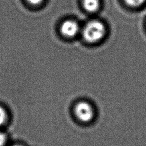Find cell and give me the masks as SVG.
I'll list each match as a JSON object with an SVG mask.
<instances>
[{
    "label": "cell",
    "instance_id": "3",
    "mask_svg": "<svg viewBox=\"0 0 146 146\" xmlns=\"http://www.w3.org/2000/svg\"><path fill=\"white\" fill-rule=\"evenodd\" d=\"M79 31L78 23L74 20H66L62 23L60 31L62 34L68 38L75 36Z\"/></svg>",
    "mask_w": 146,
    "mask_h": 146
},
{
    "label": "cell",
    "instance_id": "7",
    "mask_svg": "<svg viewBox=\"0 0 146 146\" xmlns=\"http://www.w3.org/2000/svg\"><path fill=\"white\" fill-rule=\"evenodd\" d=\"M6 142V136L0 132V146H4Z\"/></svg>",
    "mask_w": 146,
    "mask_h": 146
},
{
    "label": "cell",
    "instance_id": "4",
    "mask_svg": "<svg viewBox=\"0 0 146 146\" xmlns=\"http://www.w3.org/2000/svg\"><path fill=\"white\" fill-rule=\"evenodd\" d=\"M84 8L89 12L96 11L99 6V0H83Z\"/></svg>",
    "mask_w": 146,
    "mask_h": 146
},
{
    "label": "cell",
    "instance_id": "2",
    "mask_svg": "<svg viewBox=\"0 0 146 146\" xmlns=\"http://www.w3.org/2000/svg\"><path fill=\"white\" fill-rule=\"evenodd\" d=\"M74 112L76 119L84 123L92 121L95 115L93 106L87 101H80L77 103L74 107Z\"/></svg>",
    "mask_w": 146,
    "mask_h": 146
},
{
    "label": "cell",
    "instance_id": "8",
    "mask_svg": "<svg viewBox=\"0 0 146 146\" xmlns=\"http://www.w3.org/2000/svg\"><path fill=\"white\" fill-rule=\"evenodd\" d=\"M27 1L31 5H38L41 3L43 0H27Z\"/></svg>",
    "mask_w": 146,
    "mask_h": 146
},
{
    "label": "cell",
    "instance_id": "1",
    "mask_svg": "<svg viewBox=\"0 0 146 146\" xmlns=\"http://www.w3.org/2000/svg\"><path fill=\"white\" fill-rule=\"evenodd\" d=\"M105 31V26L102 22L98 20H92L85 25L82 31V35L87 42L94 43L103 37Z\"/></svg>",
    "mask_w": 146,
    "mask_h": 146
},
{
    "label": "cell",
    "instance_id": "5",
    "mask_svg": "<svg viewBox=\"0 0 146 146\" xmlns=\"http://www.w3.org/2000/svg\"><path fill=\"white\" fill-rule=\"evenodd\" d=\"M126 4L131 7H138L144 3L145 0H124Z\"/></svg>",
    "mask_w": 146,
    "mask_h": 146
},
{
    "label": "cell",
    "instance_id": "6",
    "mask_svg": "<svg viewBox=\"0 0 146 146\" xmlns=\"http://www.w3.org/2000/svg\"><path fill=\"white\" fill-rule=\"evenodd\" d=\"M7 113L5 109L0 106V126L3 125L6 121Z\"/></svg>",
    "mask_w": 146,
    "mask_h": 146
},
{
    "label": "cell",
    "instance_id": "9",
    "mask_svg": "<svg viewBox=\"0 0 146 146\" xmlns=\"http://www.w3.org/2000/svg\"><path fill=\"white\" fill-rule=\"evenodd\" d=\"M11 146H22V145H19V144H15V145H11Z\"/></svg>",
    "mask_w": 146,
    "mask_h": 146
}]
</instances>
